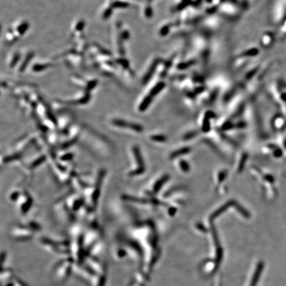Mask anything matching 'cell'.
I'll use <instances>...</instances> for the list:
<instances>
[{"label": "cell", "mask_w": 286, "mask_h": 286, "mask_svg": "<svg viewBox=\"0 0 286 286\" xmlns=\"http://www.w3.org/2000/svg\"><path fill=\"white\" fill-rule=\"evenodd\" d=\"M262 45L265 47H269L271 46L273 42V36L271 33H264L261 38Z\"/></svg>", "instance_id": "obj_1"}]
</instances>
